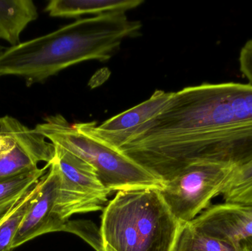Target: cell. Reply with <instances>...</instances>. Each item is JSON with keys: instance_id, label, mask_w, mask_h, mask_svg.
Masks as SVG:
<instances>
[{"instance_id": "d6986e66", "label": "cell", "mask_w": 252, "mask_h": 251, "mask_svg": "<svg viewBox=\"0 0 252 251\" xmlns=\"http://www.w3.org/2000/svg\"><path fill=\"white\" fill-rule=\"evenodd\" d=\"M13 140L4 130L0 128V156L7 154L13 148Z\"/></svg>"}, {"instance_id": "5b68a950", "label": "cell", "mask_w": 252, "mask_h": 251, "mask_svg": "<svg viewBox=\"0 0 252 251\" xmlns=\"http://www.w3.org/2000/svg\"><path fill=\"white\" fill-rule=\"evenodd\" d=\"M235 167L223 162H194L163 182L160 194L176 220L182 225L188 223L221 195Z\"/></svg>"}, {"instance_id": "44dd1931", "label": "cell", "mask_w": 252, "mask_h": 251, "mask_svg": "<svg viewBox=\"0 0 252 251\" xmlns=\"http://www.w3.org/2000/svg\"><path fill=\"white\" fill-rule=\"evenodd\" d=\"M103 251H116L115 249H112L109 245H103Z\"/></svg>"}, {"instance_id": "4fadbf2b", "label": "cell", "mask_w": 252, "mask_h": 251, "mask_svg": "<svg viewBox=\"0 0 252 251\" xmlns=\"http://www.w3.org/2000/svg\"><path fill=\"white\" fill-rule=\"evenodd\" d=\"M50 164H46L42 168L0 180V223L14 210L28 189L47 173Z\"/></svg>"}, {"instance_id": "6da1fadb", "label": "cell", "mask_w": 252, "mask_h": 251, "mask_svg": "<svg viewBox=\"0 0 252 251\" xmlns=\"http://www.w3.org/2000/svg\"><path fill=\"white\" fill-rule=\"evenodd\" d=\"M118 150L163 182L201 161L252 160V86L200 84L173 92L165 109Z\"/></svg>"}, {"instance_id": "7c38bea8", "label": "cell", "mask_w": 252, "mask_h": 251, "mask_svg": "<svg viewBox=\"0 0 252 251\" xmlns=\"http://www.w3.org/2000/svg\"><path fill=\"white\" fill-rule=\"evenodd\" d=\"M38 16L36 6L31 0H0V39L11 47L20 44L21 34Z\"/></svg>"}, {"instance_id": "9c48e42d", "label": "cell", "mask_w": 252, "mask_h": 251, "mask_svg": "<svg viewBox=\"0 0 252 251\" xmlns=\"http://www.w3.org/2000/svg\"><path fill=\"white\" fill-rule=\"evenodd\" d=\"M59 186V171L53 161L12 242V250L39 236L64 231L67 222L61 221L54 213Z\"/></svg>"}, {"instance_id": "9a60e30c", "label": "cell", "mask_w": 252, "mask_h": 251, "mask_svg": "<svg viewBox=\"0 0 252 251\" xmlns=\"http://www.w3.org/2000/svg\"><path fill=\"white\" fill-rule=\"evenodd\" d=\"M41 180L28 189L14 210L0 223V251L12 250V242L31 203L39 190Z\"/></svg>"}, {"instance_id": "8fae6325", "label": "cell", "mask_w": 252, "mask_h": 251, "mask_svg": "<svg viewBox=\"0 0 252 251\" xmlns=\"http://www.w3.org/2000/svg\"><path fill=\"white\" fill-rule=\"evenodd\" d=\"M143 2V0H52L47 4L45 11L52 17L69 19L86 15L97 16L126 13Z\"/></svg>"}, {"instance_id": "52a82bcc", "label": "cell", "mask_w": 252, "mask_h": 251, "mask_svg": "<svg viewBox=\"0 0 252 251\" xmlns=\"http://www.w3.org/2000/svg\"><path fill=\"white\" fill-rule=\"evenodd\" d=\"M0 128L12 137L14 143L8 153L0 156V180L33 170L40 162H53L54 144L35 130L10 116L0 118Z\"/></svg>"}, {"instance_id": "8992f818", "label": "cell", "mask_w": 252, "mask_h": 251, "mask_svg": "<svg viewBox=\"0 0 252 251\" xmlns=\"http://www.w3.org/2000/svg\"><path fill=\"white\" fill-rule=\"evenodd\" d=\"M54 146L53 162L59 175L56 217L66 223L75 214L104 209L112 192L101 184L94 167L66 149Z\"/></svg>"}, {"instance_id": "ffe728a7", "label": "cell", "mask_w": 252, "mask_h": 251, "mask_svg": "<svg viewBox=\"0 0 252 251\" xmlns=\"http://www.w3.org/2000/svg\"><path fill=\"white\" fill-rule=\"evenodd\" d=\"M241 250L240 251H252V238H247L240 243Z\"/></svg>"}, {"instance_id": "3957f363", "label": "cell", "mask_w": 252, "mask_h": 251, "mask_svg": "<svg viewBox=\"0 0 252 251\" xmlns=\"http://www.w3.org/2000/svg\"><path fill=\"white\" fill-rule=\"evenodd\" d=\"M182 224L152 187L117 193L103 209V245L116 251H172Z\"/></svg>"}, {"instance_id": "ac0fdd59", "label": "cell", "mask_w": 252, "mask_h": 251, "mask_svg": "<svg viewBox=\"0 0 252 251\" xmlns=\"http://www.w3.org/2000/svg\"><path fill=\"white\" fill-rule=\"evenodd\" d=\"M240 71L252 86V38L245 43L239 55Z\"/></svg>"}, {"instance_id": "30bf717a", "label": "cell", "mask_w": 252, "mask_h": 251, "mask_svg": "<svg viewBox=\"0 0 252 251\" xmlns=\"http://www.w3.org/2000/svg\"><path fill=\"white\" fill-rule=\"evenodd\" d=\"M190 223L213 237L240 244L252 238V203L212 204Z\"/></svg>"}, {"instance_id": "2e32d148", "label": "cell", "mask_w": 252, "mask_h": 251, "mask_svg": "<svg viewBox=\"0 0 252 251\" xmlns=\"http://www.w3.org/2000/svg\"><path fill=\"white\" fill-rule=\"evenodd\" d=\"M220 195L227 203H252V160L235 167Z\"/></svg>"}, {"instance_id": "603a6c76", "label": "cell", "mask_w": 252, "mask_h": 251, "mask_svg": "<svg viewBox=\"0 0 252 251\" xmlns=\"http://www.w3.org/2000/svg\"><path fill=\"white\" fill-rule=\"evenodd\" d=\"M12 251V250H7V251Z\"/></svg>"}, {"instance_id": "ba28073f", "label": "cell", "mask_w": 252, "mask_h": 251, "mask_svg": "<svg viewBox=\"0 0 252 251\" xmlns=\"http://www.w3.org/2000/svg\"><path fill=\"white\" fill-rule=\"evenodd\" d=\"M173 94V92L157 90L148 100L100 125L95 122L75 124L80 129L118 150L139 134L148 122L161 113Z\"/></svg>"}, {"instance_id": "7402d4cb", "label": "cell", "mask_w": 252, "mask_h": 251, "mask_svg": "<svg viewBox=\"0 0 252 251\" xmlns=\"http://www.w3.org/2000/svg\"><path fill=\"white\" fill-rule=\"evenodd\" d=\"M0 40H1V39H0ZM5 49L6 48H4V47H3L2 45H1V43H0V56H1V53H2L3 52H4V50H5Z\"/></svg>"}, {"instance_id": "e0dca14e", "label": "cell", "mask_w": 252, "mask_h": 251, "mask_svg": "<svg viewBox=\"0 0 252 251\" xmlns=\"http://www.w3.org/2000/svg\"><path fill=\"white\" fill-rule=\"evenodd\" d=\"M92 223L73 222L68 221L64 231L78 234L81 238L86 240L97 251H103V243L102 241L100 230L97 231L95 226H92Z\"/></svg>"}, {"instance_id": "277c9868", "label": "cell", "mask_w": 252, "mask_h": 251, "mask_svg": "<svg viewBox=\"0 0 252 251\" xmlns=\"http://www.w3.org/2000/svg\"><path fill=\"white\" fill-rule=\"evenodd\" d=\"M55 145L81 158L94 167L105 188L119 192L130 189H161L162 181L127 157L119 150L105 144L91 134L70 125L60 114L47 116L34 128Z\"/></svg>"}, {"instance_id": "7a4b0ae2", "label": "cell", "mask_w": 252, "mask_h": 251, "mask_svg": "<svg viewBox=\"0 0 252 251\" xmlns=\"http://www.w3.org/2000/svg\"><path fill=\"white\" fill-rule=\"evenodd\" d=\"M141 28L140 22L122 12L78 19L5 49L0 56V77L23 78L28 87L41 84L81 62L109 60L123 41L137 36Z\"/></svg>"}, {"instance_id": "5bb4252c", "label": "cell", "mask_w": 252, "mask_h": 251, "mask_svg": "<svg viewBox=\"0 0 252 251\" xmlns=\"http://www.w3.org/2000/svg\"><path fill=\"white\" fill-rule=\"evenodd\" d=\"M241 245L213 237L190 222L182 224L172 251H240Z\"/></svg>"}]
</instances>
